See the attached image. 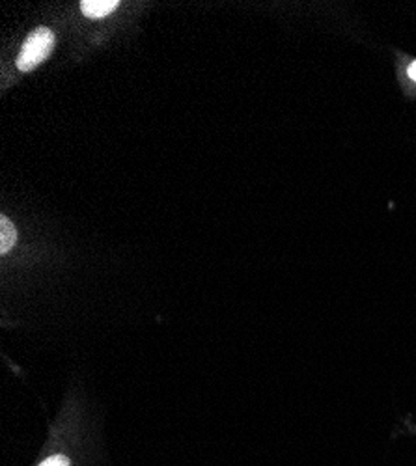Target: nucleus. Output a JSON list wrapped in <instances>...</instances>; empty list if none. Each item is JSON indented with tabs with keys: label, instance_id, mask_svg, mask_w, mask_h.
Listing matches in <instances>:
<instances>
[{
	"label": "nucleus",
	"instance_id": "7ed1b4c3",
	"mask_svg": "<svg viewBox=\"0 0 416 466\" xmlns=\"http://www.w3.org/2000/svg\"><path fill=\"white\" fill-rule=\"evenodd\" d=\"M17 243V229L8 217H0V254H6Z\"/></svg>",
	"mask_w": 416,
	"mask_h": 466
},
{
	"label": "nucleus",
	"instance_id": "39448f33",
	"mask_svg": "<svg viewBox=\"0 0 416 466\" xmlns=\"http://www.w3.org/2000/svg\"><path fill=\"white\" fill-rule=\"evenodd\" d=\"M407 75H409L411 79L416 83V62H412V64L409 66V69H407Z\"/></svg>",
	"mask_w": 416,
	"mask_h": 466
},
{
	"label": "nucleus",
	"instance_id": "f03ea898",
	"mask_svg": "<svg viewBox=\"0 0 416 466\" xmlns=\"http://www.w3.org/2000/svg\"><path fill=\"white\" fill-rule=\"evenodd\" d=\"M120 6L118 0H85L81 3V10L90 19H101L110 15Z\"/></svg>",
	"mask_w": 416,
	"mask_h": 466
},
{
	"label": "nucleus",
	"instance_id": "f257e3e1",
	"mask_svg": "<svg viewBox=\"0 0 416 466\" xmlns=\"http://www.w3.org/2000/svg\"><path fill=\"white\" fill-rule=\"evenodd\" d=\"M53 47H55V34L46 26L36 28L26 37V42L21 47V53L17 56V67L21 71L34 69L51 55Z\"/></svg>",
	"mask_w": 416,
	"mask_h": 466
},
{
	"label": "nucleus",
	"instance_id": "20e7f679",
	"mask_svg": "<svg viewBox=\"0 0 416 466\" xmlns=\"http://www.w3.org/2000/svg\"><path fill=\"white\" fill-rule=\"evenodd\" d=\"M40 466H71V462L66 455H53V457L46 459Z\"/></svg>",
	"mask_w": 416,
	"mask_h": 466
}]
</instances>
